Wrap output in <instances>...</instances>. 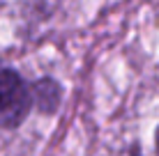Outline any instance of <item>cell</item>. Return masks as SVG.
Wrapping results in <instances>:
<instances>
[{
  "label": "cell",
  "instance_id": "obj_1",
  "mask_svg": "<svg viewBox=\"0 0 159 156\" xmlns=\"http://www.w3.org/2000/svg\"><path fill=\"white\" fill-rule=\"evenodd\" d=\"M32 110V87L16 69L0 62V126L16 129Z\"/></svg>",
  "mask_w": 159,
  "mask_h": 156
},
{
  "label": "cell",
  "instance_id": "obj_2",
  "mask_svg": "<svg viewBox=\"0 0 159 156\" xmlns=\"http://www.w3.org/2000/svg\"><path fill=\"white\" fill-rule=\"evenodd\" d=\"M60 96H62V92H60L56 80L44 78V80L32 85V106H37L42 112H53L56 110L58 103H60Z\"/></svg>",
  "mask_w": 159,
  "mask_h": 156
},
{
  "label": "cell",
  "instance_id": "obj_3",
  "mask_svg": "<svg viewBox=\"0 0 159 156\" xmlns=\"http://www.w3.org/2000/svg\"><path fill=\"white\" fill-rule=\"evenodd\" d=\"M155 152L159 156V126H157V133H155Z\"/></svg>",
  "mask_w": 159,
  "mask_h": 156
}]
</instances>
